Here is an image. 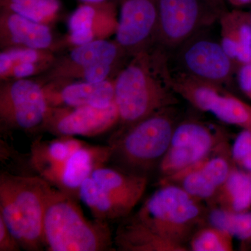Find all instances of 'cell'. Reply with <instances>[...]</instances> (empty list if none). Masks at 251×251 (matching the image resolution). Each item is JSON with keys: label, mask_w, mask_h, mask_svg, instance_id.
<instances>
[{"label": "cell", "mask_w": 251, "mask_h": 251, "mask_svg": "<svg viewBox=\"0 0 251 251\" xmlns=\"http://www.w3.org/2000/svg\"><path fill=\"white\" fill-rule=\"evenodd\" d=\"M168 54L153 46L133 54L120 70L115 80V102L124 127L178 103L168 82Z\"/></svg>", "instance_id": "obj_1"}, {"label": "cell", "mask_w": 251, "mask_h": 251, "mask_svg": "<svg viewBox=\"0 0 251 251\" xmlns=\"http://www.w3.org/2000/svg\"><path fill=\"white\" fill-rule=\"evenodd\" d=\"M52 186L40 176H0V217L25 250L45 246L44 216Z\"/></svg>", "instance_id": "obj_2"}, {"label": "cell", "mask_w": 251, "mask_h": 251, "mask_svg": "<svg viewBox=\"0 0 251 251\" xmlns=\"http://www.w3.org/2000/svg\"><path fill=\"white\" fill-rule=\"evenodd\" d=\"M44 236L50 251L114 250L108 223L87 219L72 196L53 186L46 204Z\"/></svg>", "instance_id": "obj_3"}, {"label": "cell", "mask_w": 251, "mask_h": 251, "mask_svg": "<svg viewBox=\"0 0 251 251\" xmlns=\"http://www.w3.org/2000/svg\"><path fill=\"white\" fill-rule=\"evenodd\" d=\"M201 215L197 198L181 186L165 185L146 200L132 218L178 251L186 249L184 244L199 224Z\"/></svg>", "instance_id": "obj_4"}, {"label": "cell", "mask_w": 251, "mask_h": 251, "mask_svg": "<svg viewBox=\"0 0 251 251\" xmlns=\"http://www.w3.org/2000/svg\"><path fill=\"white\" fill-rule=\"evenodd\" d=\"M179 122L174 106L124 127L110 143L112 157L116 156L128 173L145 176L144 172L161 163Z\"/></svg>", "instance_id": "obj_5"}, {"label": "cell", "mask_w": 251, "mask_h": 251, "mask_svg": "<svg viewBox=\"0 0 251 251\" xmlns=\"http://www.w3.org/2000/svg\"><path fill=\"white\" fill-rule=\"evenodd\" d=\"M210 28L196 33L168 54V64L172 70L188 76L227 85L235 76L237 67Z\"/></svg>", "instance_id": "obj_6"}, {"label": "cell", "mask_w": 251, "mask_h": 251, "mask_svg": "<svg viewBox=\"0 0 251 251\" xmlns=\"http://www.w3.org/2000/svg\"><path fill=\"white\" fill-rule=\"evenodd\" d=\"M224 12L209 0H158L154 46L168 55L196 33L219 22Z\"/></svg>", "instance_id": "obj_7"}, {"label": "cell", "mask_w": 251, "mask_h": 251, "mask_svg": "<svg viewBox=\"0 0 251 251\" xmlns=\"http://www.w3.org/2000/svg\"><path fill=\"white\" fill-rule=\"evenodd\" d=\"M168 80L178 97L195 108L210 112L224 123L251 128V105L226 90L225 86L188 76L170 67Z\"/></svg>", "instance_id": "obj_8"}, {"label": "cell", "mask_w": 251, "mask_h": 251, "mask_svg": "<svg viewBox=\"0 0 251 251\" xmlns=\"http://www.w3.org/2000/svg\"><path fill=\"white\" fill-rule=\"evenodd\" d=\"M49 105L37 82L15 79L0 89V120L9 128L31 130L44 125Z\"/></svg>", "instance_id": "obj_9"}, {"label": "cell", "mask_w": 251, "mask_h": 251, "mask_svg": "<svg viewBox=\"0 0 251 251\" xmlns=\"http://www.w3.org/2000/svg\"><path fill=\"white\" fill-rule=\"evenodd\" d=\"M216 135L209 126L198 120L178 122L171 145L160 163L165 176L173 177L204 161L214 148Z\"/></svg>", "instance_id": "obj_10"}, {"label": "cell", "mask_w": 251, "mask_h": 251, "mask_svg": "<svg viewBox=\"0 0 251 251\" xmlns=\"http://www.w3.org/2000/svg\"><path fill=\"white\" fill-rule=\"evenodd\" d=\"M120 122L116 102L107 108L49 107L44 125L62 137H94L103 134Z\"/></svg>", "instance_id": "obj_11"}, {"label": "cell", "mask_w": 251, "mask_h": 251, "mask_svg": "<svg viewBox=\"0 0 251 251\" xmlns=\"http://www.w3.org/2000/svg\"><path fill=\"white\" fill-rule=\"evenodd\" d=\"M116 42L129 57L154 45L158 0H119Z\"/></svg>", "instance_id": "obj_12"}, {"label": "cell", "mask_w": 251, "mask_h": 251, "mask_svg": "<svg viewBox=\"0 0 251 251\" xmlns=\"http://www.w3.org/2000/svg\"><path fill=\"white\" fill-rule=\"evenodd\" d=\"M122 56L128 55L117 42L99 39L77 46L69 55L68 67L73 69L66 74L82 76L87 82L107 80L115 63Z\"/></svg>", "instance_id": "obj_13"}, {"label": "cell", "mask_w": 251, "mask_h": 251, "mask_svg": "<svg viewBox=\"0 0 251 251\" xmlns=\"http://www.w3.org/2000/svg\"><path fill=\"white\" fill-rule=\"evenodd\" d=\"M116 3H82L69 20V39L75 46L103 39L107 34H116Z\"/></svg>", "instance_id": "obj_14"}, {"label": "cell", "mask_w": 251, "mask_h": 251, "mask_svg": "<svg viewBox=\"0 0 251 251\" xmlns=\"http://www.w3.org/2000/svg\"><path fill=\"white\" fill-rule=\"evenodd\" d=\"M112 149L109 146L85 145L71 155L64 165L56 186L67 194L77 196L79 188L97 168L111 159Z\"/></svg>", "instance_id": "obj_15"}, {"label": "cell", "mask_w": 251, "mask_h": 251, "mask_svg": "<svg viewBox=\"0 0 251 251\" xmlns=\"http://www.w3.org/2000/svg\"><path fill=\"white\" fill-rule=\"evenodd\" d=\"M45 95L49 107L53 108L59 105L107 108L115 102V80L74 82L64 86L59 92H45Z\"/></svg>", "instance_id": "obj_16"}, {"label": "cell", "mask_w": 251, "mask_h": 251, "mask_svg": "<svg viewBox=\"0 0 251 251\" xmlns=\"http://www.w3.org/2000/svg\"><path fill=\"white\" fill-rule=\"evenodd\" d=\"M220 41L237 69L251 62L250 11L234 9L225 11L219 18Z\"/></svg>", "instance_id": "obj_17"}, {"label": "cell", "mask_w": 251, "mask_h": 251, "mask_svg": "<svg viewBox=\"0 0 251 251\" xmlns=\"http://www.w3.org/2000/svg\"><path fill=\"white\" fill-rule=\"evenodd\" d=\"M85 145L74 137H63L52 142H34L31 147V166L41 177L56 185L69 157Z\"/></svg>", "instance_id": "obj_18"}, {"label": "cell", "mask_w": 251, "mask_h": 251, "mask_svg": "<svg viewBox=\"0 0 251 251\" xmlns=\"http://www.w3.org/2000/svg\"><path fill=\"white\" fill-rule=\"evenodd\" d=\"M1 42L10 46L47 49L52 36L46 25L34 22L8 10L1 9Z\"/></svg>", "instance_id": "obj_19"}, {"label": "cell", "mask_w": 251, "mask_h": 251, "mask_svg": "<svg viewBox=\"0 0 251 251\" xmlns=\"http://www.w3.org/2000/svg\"><path fill=\"white\" fill-rule=\"evenodd\" d=\"M232 170L227 160L214 157L175 176L181 179V187L195 198L207 199L226 182Z\"/></svg>", "instance_id": "obj_20"}, {"label": "cell", "mask_w": 251, "mask_h": 251, "mask_svg": "<svg viewBox=\"0 0 251 251\" xmlns=\"http://www.w3.org/2000/svg\"><path fill=\"white\" fill-rule=\"evenodd\" d=\"M90 176L100 187L132 209L143 197L148 184L146 176L125 173L105 166L97 168Z\"/></svg>", "instance_id": "obj_21"}, {"label": "cell", "mask_w": 251, "mask_h": 251, "mask_svg": "<svg viewBox=\"0 0 251 251\" xmlns=\"http://www.w3.org/2000/svg\"><path fill=\"white\" fill-rule=\"evenodd\" d=\"M77 197L99 221L107 222L124 219L132 211L130 206L105 191L91 176L81 184Z\"/></svg>", "instance_id": "obj_22"}, {"label": "cell", "mask_w": 251, "mask_h": 251, "mask_svg": "<svg viewBox=\"0 0 251 251\" xmlns=\"http://www.w3.org/2000/svg\"><path fill=\"white\" fill-rule=\"evenodd\" d=\"M224 209L233 211H247L251 206V176L239 171H231L220 189Z\"/></svg>", "instance_id": "obj_23"}, {"label": "cell", "mask_w": 251, "mask_h": 251, "mask_svg": "<svg viewBox=\"0 0 251 251\" xmlns=\"http://www.w3.org/2000/svg\"><path fill=\"white\" fill-rule=\"evenodd\" d=\"M61 6L59 0H1V9L46 25L57 18Z\"/></svg>", "instance_id": "obj_24"}, {"label": "cell", "mask_w": 251, "mask_h": 251, "mask_svg": "<svg viewBox=\"0 0 251 251\" xmlns=\"http://www.w3.org/2000/svg\"><path fill=\"white\" fill-rule=\"evenodd\" d=\"M209 224L232 238L246 240L251 238V211L215 209L209 213Z\"/></svg>", "instance_id": "obj_25"}, {"label": "cell", "mask_w": 251, "mask_h": 251, "mask_svg": "<svg viewBox=\"0 0 251 251\" xmlns=\"http://www.w3.org/2000/svg\"><path fill=\"white\" fill-rule=\"evenodd\" d=\"M190 247L194 251H232V237L224 231L211 226L193 235Z\"/></svg>", "instance_id": "obj_26"}, {"label": "cell", "mask_w": 251, "mask_h": 251, "mask_svg": "<svg viewBox=\"0 0 251 251\" xmlns=\"http://www.w3.org/2000/svg\"><path fill=\"white\" fill-rule=\"evenodd\" d=\"M44 50L29 48H11L0 54V76L11 68L24 64H37L42 65L48 63L49 56L44 53Z\"/></svg>", "instance_id": "obj_27"}, {"label": "cell", "mask_w": 251, "mask_h": 251, "mask_svg": "<svg viewBox=\"0 0 251 251\" xmlns=\"http://www.w3.org/2000/svg\"><path fill=\"white\" fill-rule=\"evenodd\" d=\"M21 249L17 239L0 217V251H19Z\"/></svg>", "instance_id": "obj_28"}, {"label": "cell", "mask_w": 251, "mask_h": 251, "mask_svg": "<svg viewBox=\"0 0 251 251\" xmlns=\"http://www.w3.org/2000/svg\"><path fill=\"white\" fill-rule=\"evenodd\" d=\"M235 77L240 90L251 100V62L238 68Z\"/></svg>", "instance_id": "obj_29"}, {"label": "cell", "mask_w": 251, "mask_h": 251, "mask_svg": "<svg viewBox=\"0 0 251 251\" xmlns=\"http://www.w3.org/2000/svg\"><path fill=\"white\" fill-rule=\"evenodd\" d=\"M234 9H240L242 6L251 4V0H226Z\"/></svg>", "instance_id": "obj_30"}, {"label": "cell", "mask_w": 251, "mask_h": 251, "mask_svg": "<svg viewBox=\"0 0 251 251\" xmlns=\"http://www.w3.org/2000/svg\"><path fill=\"white\" fill-rule=\"evenodd\" d=\"M246 170L251 172V151L242 161L239 163Z\"/></svg>", "instance_id": "obj_31"}, {"label": "cell", "mask_w": 251, "mask_h": 251, "mask_svg": "<svg viewBox=\"0 0 251 251\" xmlns=\"http://www.w3.org/2000/svg\"><path fill=\"white\" fill-rule=\"evenodd\" d=\"M80 1L87 4H103V3L108 2L118 3L119 0H80Z\"/></svg>", "instance_id": "obj_32"}, {"label": "cell", "mask_w": 251, "mask_h": 251, "mask_svg": "<svg viewBox=\"0 0 251 251\" xmlns=\"http://www.w3.org/2000/svg\"><path fill=\"white\" fill-rule=\"evenodd\" d=\"M209 1L212 2L214 5H216L217 7H219V9L222 10V11H227V7H226V0H209Z\"/></svg>", "instance_id": "obj_33"}, {"label": "cell", "mask_w": 251, "mask_h": 251, "mask_svg": "<svg viewBox=\"0 0 251 251\" xmlns=\"http://www.w3.org/2000/svg\"><path fill=\"white\" fill-rule=\"evenodd\" d=\"M251 18V10L250 11Z\"/></svg>", "instance_id": "obj_34"}]
</instances>
